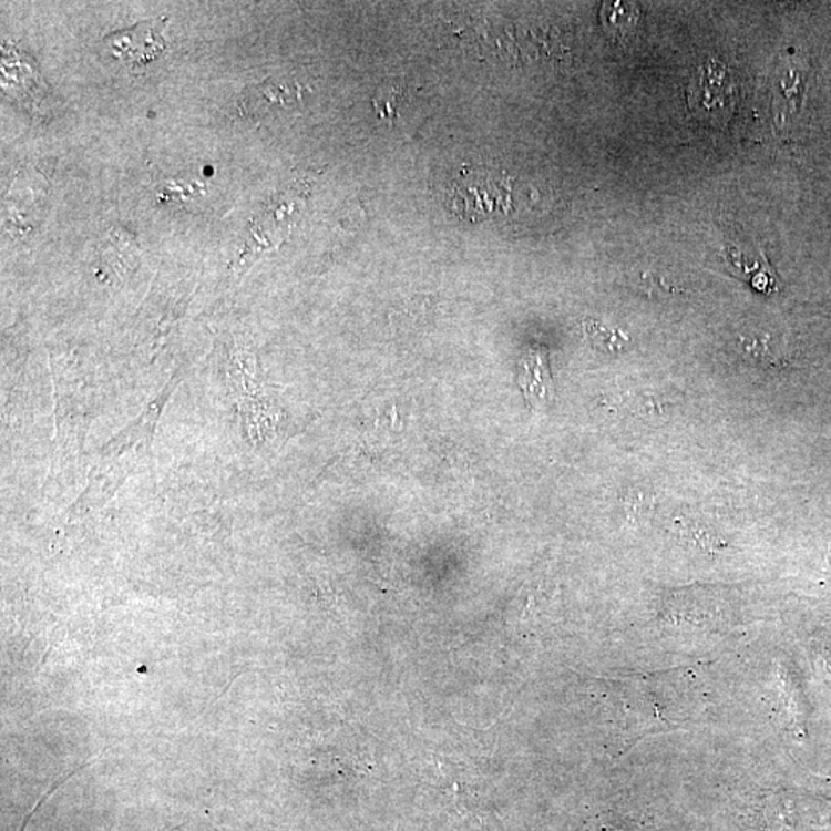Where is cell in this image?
Here are the masks:
<instances>
[{"label": "cell", "instance_id": "cell-1", "mask_svg": "<svg viewBox=\"0 0 831 831\" xmlns=\"http://www.w3.org/2000/svg\"><path fill=\"white\" fill-rule=\"evenodd\" d=\"M166 18L160 21H146L137 23L126 30L114 31L105 35L104 42L114 54L129 65H146L165 53L166 42L162 38Z\"/></svg>", "mask_w": 831, "mask_h": 831}, {"label": "cell", "instance_id": "cell-2", "mask_svg": "<svg viewBox=\"0 0 831 831\" xmlns=\"http://www.w3.org/2000/svg\"><path fill=\"white\" fill-rule=\"evenodd\" d=\"M691 86L690 102L693 109L711 111L714 102V114L716 111L722 113L731 94L730 79L727 78L726 66L714 62L699 70L698 79Z\"/></svg>", "mask_w": 831, "mask_h": 831}, {"label": "cell", "instance_id": "cell-3", "mask_svg": "<svg viewBox=\"0 0 831 831\" xmlns=\"http://www.w3.org/2000/svg\"><path fill=\"white\" fill-rule=\"evenodd\" d=\"M520 382L524 388L526 401L536 409H542L553 401V379L545 353L536 350L524 356L521 362Z\"/></svg>", "mask_w": 831, "mask_h": 831}, {"label": "cell", "instance_id": "cell-4", "mask_svg": "<svg viewBox=\"0 0 831 831\" xmlns=\"http://www.w3.org/2000/svg\"><path fill=\"white\" fill-rule=\"evenodd\" d=\"M407 99V91L402 86L388 85L387 89L379 91L375 98L373 104L376 113L382 119L394 121L401 113V106Z\"/></svg>", "mask_w": 831, "mask_h": 831}, {"label": "cell", "instance_id": "cell-5", "mask_svg": "<svg viewBox=\"0 0 831 831\" xmlns=\"http://www.w3.org/2000/svg\"><path fill=\"white\" fill-rule=\"evenodd\" d=\"M585 332H587L588 338L593 342L599 347L607 348V350H623L628 343L627 335H624L619 330H609L608 327L595 322V320H588L587 326H585Z\"/></svg>", "mask_w": 831, "mask_h": 831}]
</instances>
